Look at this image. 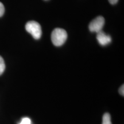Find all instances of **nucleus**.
I'll list each match as a JSON object with an SVG mask.
<instances>
[{
  "mask_svg": "<svg viewBox=\"0 0 124 124\" xmlns=\"http://www.w3.org/2000/svg\"><path fill=\"white\" fill-rule=\"evenodd\" d=\"M19 124H31V120L28 117H24L21 120Z\"/></svg>",
  "mask_w": 124,
  "mask_h": 124,
  "instance_id": "obj_7",
  "label": "nucleus"
},
{
  "mask_svg": "<svg viewBox=\"0 0 124 124\" xmlns=\"http://www.w3.org/2000/svg\"><path fill=\"white\" fill-rule=\"evenodd\" d=\"M102 124H112L111 121V117L109 113H106L103 114Z\"/></svg>",
  "mask_w": 124,
  "mask_h": 124,
  "instance_id": "obj_5",
  "label": "nucleus"
},
{
  "mask_svg": "<svg viewBox=\"0 0 124 124\" xmlns=\"http://www.w3.org/2000/svg\"><path fill=\"white\" fill-rule=\"evenodd\" d=\"M5 69V64L2 57L0 56V75H2Z\"/></svg>",
  "mask_w": 124,
  "mask_h": 124,
  "instance_id": "obj_6",
  "label": "nucleus"
},
{
  "mask_svg": "<svg viewBox=\"0 0 124 124\" xmlns=\"http://www.w3.org/2000/svg\"><path fill=\"white\" fill-rule=\"evenodd\" d=\"M67 39V33L64 29L57 28L51 33V40L54 46H59L66 42Z\"/></svg>",
  "mask_w": 124,
  "mask_h": 124,
  "instance_id": "obj_1",
  "label": "nucleus"
},
{
  "mask_svg": "<svg viewBox=\"0 0 124 124\" xmlns=\"http://www.w3.org/2000/svg\"><path fill=\"white\" fill-rule=\"evenodd\" d=\"M25 29L36 40L40 39L42 35V31L40 25L35 21H28L25 25Z\"/></svg>",
  "mask_w": 124,
  "mask_h": 124,
  "instance_id": "obj_2",
  "label": "nucleus"
},
{
  "mask_svg": "<svg viewBox=\"0 0 124 124\" xmlns=\"http://www.w3.org/2000/svg\"><path fill=\"white\" fill-rule=\"evenodd\" d=\"M108 1L111 4L114 5V4H117L118 1V0H108Z\"/></svg>",
  "mask_w": 124,
  "mask_h": 124,
  "instance_id": "obj_10",
  "label": "nucleus"
},
{
  "mask_svg": "<svg viewBox=\"0 0 124 124\" xmlns=\"http://www.w3.org/2000/svg\"><path fill=\"white\" fill-rule=\"evenodd\" d=\"M97 39L99 44L102 46H105L109 44L111 41L110 36L106 35L104 32L101 31L97 34Z\"/></svg>",
  "mask_w": 124,
  "mask_h": 124,
  "instance_id": "obj_4",
  "label": "nucleus"
},
{
  "mask_svg": "<svg viewBox=\"0 0 124 124\" xmlns=\"http://www.w3.org/2000/svg\"><path fill=\"white\" fill-rule=\"evenodd\" d=\"M5 12V8L2 3L0 2V17L4 15Z\"/></svg>",
  "mask_w": 124,
  "mask_h": 124,
  "instance_id": "obj_8",
  "label": "nucleus"
},
{
  "mask_svg": "<svg viewBox=\"0 0 124 124\" xmlns=\"http://www.w3.org/2000/svg\"><path fill=\"white\" fill-rule=\"evenodd\" d=\"M105 25V18L102 16H98L93 20L89 24V28L91 32L98 33L102 31Z\"/></svg>",
  "mask_w": 124,
  "mask_h": 124,
  "instance_id": "obj_3",
  "label": "nucleus"
},
{
  "mask_svg": "<svg viewBox=\"0 0 124 124\" xmlns=\"http://www.w3.org/2000/svg\"><path fill=\"white\" fill-rule=\"evenodd\" d=\"M119 93L121 95L124 96V85H122L120 87V89H119Z\"/></svg>",
  "mask_w": 124,
  "mask_h": 124,
  "instance_id": "obj_9",
  "label": "nucleus"
}]
</instances>
